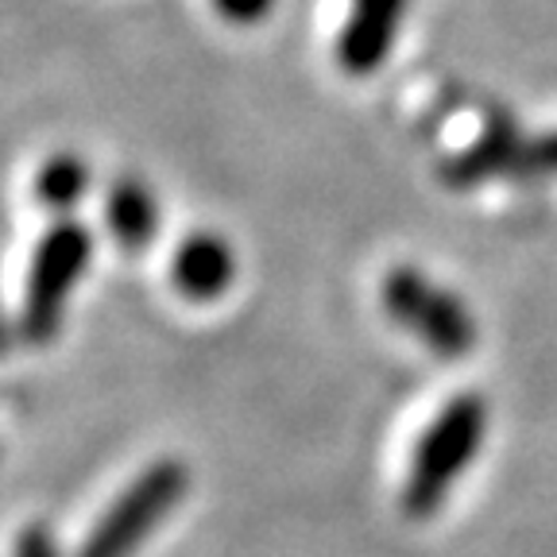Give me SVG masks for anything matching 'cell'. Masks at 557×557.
Listing matches in <instances>:
<instances>
[{"label":"cell","mask_w":557,"mask_h":557,"mask_svg":"<svg viewBox=\"0 0 557 557\" xmlns=\"http://www.w3.org/2000/svg\"><path fill=\"white\" fill-rule=\"evenodd\" d=\"M487 430V403L476 392L453 395L442 414L430 422L410 461L407 484H403L399 507L410 519H430L449 499V487L469 472L476 461Z\"/></svg>","instance_id":"obj_1"},{"label":"cell","mask_w":557,"mask_h":557,"mask_svg":"<svg viewBox=\"0 0 557 557\" xmlns=\"http://www.w3.org/2000/svg\"><path fill=\"white\" fill-rule=\"evenodd\" d=\"M89 256H94V236L78 221H59L35 244L32 268L24 283V306H20V341L44 348L59 337L66 302L86 275Z\"/></svg>","instance_id":"obj_2"},{"label":"cell","mask_w":557,"mask_h":557,"mask_svg":"<svg viewBox=\"0 0 557 557\" xmlns=\"http://www.w3.org/2000/svg\"><path fill=\"white\" fill-rule=\"evenodd\" d=\"M186 487H190V469L183 461H174V457L151 461L97 519V527L82 542L78 557H132V549L186 496Z\"/></svg>","instance_id":"obj_3"},{"label":"cell","mask_w":557,"mask_h":557,"mask_svg":"<svg viewBox=\"0 0 557 557\" xmlns=\"http://www.w3.org/2000/svg\"><path fill=\"white\" fill-rule=\"evenodd\" d=\"M383 306L392 313V322L414 333L434 357L457 360L469 357L476 345V322L472 310L453 295V290L430 283L426 275L410 263L387 271L383 278Z\"/></svg>","instance_id":"obj_4"},{"label":"cell","mask_w":557,"mask_h":557,"mask_svg":"<svg viewBox=\"0 0 557 557\" xmlns=\"http://www.w3.org/2000/svg\"><path fill=\"white\" fill-rule=\"evenodd\" d=\"M410 0H352L348 20L337 35V66L352 78H368L387 62Z\"/></svg>","instance_id":"obj_5"},{"label":"cell","mask_w":557,"mask_h":557,"mask_svg":"<svg viewBox=\"0 0 557 557\" xmlns=\"http://www.w3.org/2000/svg\"><path fill=\"white\" fill-rule=\"evenodd\" d=\"M236 278V256L225 236L218 233H190L171 260V283L190 302H213Z\"/></svg>","instance_id":"obj_6"},{"label":"cell","mask_w":557,"mask_h":557,"mask_svg":"<svg viewBox=\"0 0 557 557\" xmlns=\"http://www.w3.org/2000/svg\"><path fill=\"white\" fill-rule=\"evenodd\" d=\"M522 144H527V139L519 136L511 116L507 113L487 116L476 144L453 151V156L442 163V178L453 186V190H469V186L487 183V178H496V174H511L515 163H519Z\"/></svg>","instance_id":"obj_7"},{"label":"cell","mask_w":557,"mask_h":557,"mask_svg":"<svg viewBox=\"0 0 557 557\" xmlns=\"http://www.w3.org/2000/svg\"><path fill=\"white\" fill-rule=\"evenodd\" d=\"M104 225L124 252H144L159 233V198L144 178L121 174L104 194Z\"/></svg>","instance_id":"obj_8"},{"label":"cell","mask_w":557,"mask_h":557,"mask_svg":"<svg viewBox=\"0 0 557 557\" xmlns=\"http://www.w3.org/2000/svg\"><path fill=\"white\" fill-rule=\"evenodd\" d=\"M86 190H89V166L78 151H59V156L47 159L39 166V174H35V198H39V206L51 209V213H62V218L86 198Z\"/></svg>","instance_id":"obj_9"},{"label":"cell","mask_w":557,"mask_h":557,"mask_svg":"<svg viewBox=\"0 0 557 557\" xmlns=\"http://www.w3.org/2000/svg\"><path fill=\"white\" fill-rule=\"evenodd\" d=\"M213 9L228 24H260L275 9V0H213Z\"/></svg>","instance_id":"obj_10"},{"label":"cell","mask_w":557,"mask_h":557,"mask_svg":"<svg viewBox=\"0 0 557 557\" xmlns=\"http://www.w3.org/2000/svg\"><path fill=\"white\" fill-rule=\"evenodd\" d=\"M12 557H59V546H54L51 531H47L44 522H32L16 539V554Z\"/></svg>","instance_id":"obj_11"},{"label":"cell","mask_w":557,"mask_h":557,"mask_svg":"<svg viewBox=\"0 0 557 557\" xmlns=\"http://www.w3.org/2000/svg\"><path fill=\"white\" fill-rule=\"evenodd\" d=\"M9 348H12V325H9V318L0 313V357H9Z\"/></svg>","instance_id":"obj_12"}]
</instances>
